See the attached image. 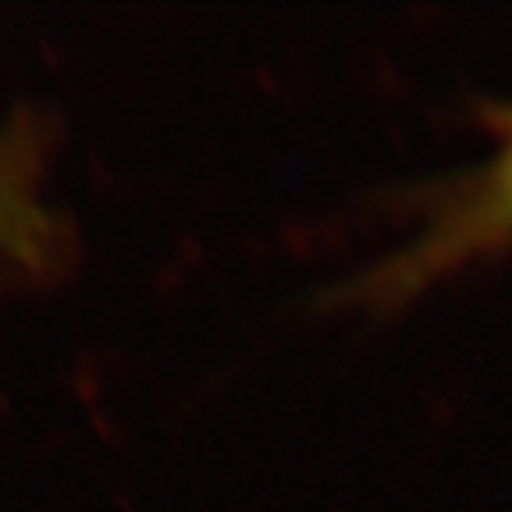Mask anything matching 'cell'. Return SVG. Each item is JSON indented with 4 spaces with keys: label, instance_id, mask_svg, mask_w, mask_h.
<instances>
[{
    "label": "cell",
    "instance_id": "1",
    "mask_svg": "<svg viewBox=\"0 0 512 512\" xmlns=\"http://www.w3.org/2000/svg\"><path fill=\"white\" fill-rule=\"evenodd\" d=\"M512 242V125L495 157L456 192L431 232L416 242L395 274V285H424L438 274L473 264Z\"/></svg>",
    "mask_w": 512,
    "mask_h": 512
},
{
    "label": "cell",
    "instance_id": "2",
    "mask_svg": "<svg viewBox=\"0 0 512 512\" xmlns=\"http://www.w3.org/2000/svg\"><path fill=\"white\" fill-rule=\"evenodd\" d=\"M43 228L36 224V214H32V203L25 200L22 192L15 189L11 175L0 168V242L4 246L25 249L36 242Z\"/></svg>",
    "mask_w": 512,
    "mask_h": 512
}]
</instances>
